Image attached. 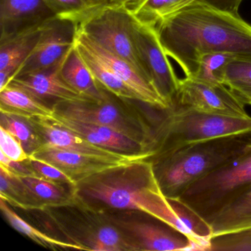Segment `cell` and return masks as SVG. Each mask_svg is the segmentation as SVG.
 <instances>
[{
    "label": "cell",
    "instance_id": "cell-21",
    "mask_svg": "<svg viewBox=\"0 0 251 251\" xmlns=\"http://www.w3.org/2000/svg\"><path fill=\"white\" fill-rule=\"evenodd\" d=\"M208 225L212 236L251 227V188L217 213Z\"/></svg>",
    "mask_w": 251,
    "mask_h": 251
},
{
    "label": "cell",
    "instance_id": "cell-7",
    "mask_svg": "<svg viewBox=\"0 0 251 251\" xmlns=\"http://www.w3.org/2000/svg\"><path fill=\"white\" fill-rule=\"evenodd\" d=\"M125 100L109 92L102 102H58L52 108L56 114L71 120L109 127L145 144L151 150L155 130L136 117L124 105Z\"/></svg>",
    "mask_w": 251,
    "mask_h": 251
},
{
    "label": "cell",
    "instance_id": "cell-24",
    "mask_svg": "<svg viewBox=\"0 0 251 251\" xmlns=\"http://www.w3.org/2000/svg\"><path fill=\"white\" fill-rule=\"evenodd\" d=\"M0 208L4 217L8 220V223L17 231L25 235L27 237L34 241L36 243L45 248L50 249H77L86 250V248L80 244L70 243L64 242L59 239L51 237L43 232L38 230L36 227L29 224L17 214L12 208L8 205V202L0 198Z\"/></svg>",
    "mask_w": 251,
    "mask_h": 251
},
{
    "label": "cell",
    "instance_id": "cell-20",
    "mask_svg": "<svg viewBox=\"0 0 251 251\" xmlns=\"http://www.w3.org/2000/svg\"><path fill=\"white\" fill-rule=\"evenodd\" d=\"M0 111L25 118H50L53 110L23 89L8 84L0 90Z\"/></svg>",
    "mask_w": 251,
    "mask_h": 251
},
{
    "label": "cell",
    "instance_id": "cell-15",
    "mask_svg": "<svg viewBox=\"0 0 251 251\" xmlns=\"http://www.w3.org/2000/svg\"><path fill=\"white\" fill-rule=\"evenodd\" d=\"M51 123L86 139L89 142L117 152H140L151 151L145 144L125 136L105 126L81 123L63 117L54 112L50 118Z\"/></svg>",
    "mask_w": 251,
    "mask_h": 251
},
{
    "label": "cell",
    "instance_id": "cell-23",
    "mask_svg": "<svg viewBox=\"0 0 251 251\" xmlns=\"http://www.w3.org/2000/svg\"><path fill=\"white\" fill-rule=\"evenodd\" d=\"M0 198L14 206L26 210L47 207L16 175L0 168Z\"/></svg>",
    "mask_w": 251,
    "mask_h": 251
},
{
    "label": "cell",
    "instance_id": "cell-8",
    "mask_svg": "<svg viewBox=\"0 0 251 251\" xmlns=\"http://www.w3.org/2000/svg\"><path fill=\"white\" fill-rule=\"evenodd\" d=\"M76 30L74 23L57 17L45 22L33 50L14 77L59 65L74 45Z\"/></svg>",
    "mask_w": 251,
    "mask_h": 251
},
{
    "label": "cell",
    "instance_id": "cell-30",
    "mask_svg": "<svg viewBox=\"0 0 251 251\" xmlns=\"http://www.w3.org/2000/svg\"><path fill=\"white\" fill-rule=\"evenodd\" d=\"M224 85L231 91L251 86V55H236L229 62Z\"/></svg>",
    "mask_w": 251,
    "mask_h": 251
},
{
    "label": "cell",
    "instance_id": "cell-25",
    "mask_svg": "<svg viewBox=\"0 0 251 251\" xmlns=\"http://www.w3.org/2000/svg\"><path fill=\"white\" fill-rule=\"evenodd\" d=\"M35 196L46 206L71 204L73 197L63 185L39 176H18Z\"/></svg>",
    "mask_w": 251,
    "mask_h": 251
},
{
    "label": "cell",
    "instance_id": "cell-4",
    "mask_svg": "<svg viewBox=\"0 0 251 251\" xmlns=\"http://www.w3.org/2000/svg\"><path fill=\"white\" fill-rule=\"evenodd\" d=\"M251 188V145L243 152L194 183L180 198L182 203L208 222Z\"/></svg>",
    "mask_w": 251,
    "mask_h": 251
},
{
    "label": "cell",
    "instance_id": "cell-34",
    "mask_svg": "<svg viewBox=\"0 0 251 251\" xmlns=\"http://www.w3.org/2000/svg\"><path fill=\"white\" fill-rule=\"evenodd\" d=\"M242 1L243 0H195V2H200L229 14H239V7Z\"/></svg>",
    "mask_w": 251,
    "mask_h": 251
},
{
    "label": "cell",
    "instance_id": "cell-35",
    "mask_svg": "<svg viewBox=\"0 0 251 251\" xmlns=\"http://www.w3.org/2000/svg\"><path fill=\"white\" fill-rule=\"evenodd\" d=\"M245 105H251V86L232 91Z\"/></svg>",
    "mask_w": 251,
    "mask_h": 251
},
{
    "label": "cell",
    "instance_id": "cell-18",
    "mask_svg": "<svg viewBox=\"0 0 251 251\" xmlns=\"http://www.w3.org/2000/svg\"><path fill=\"white\" fill-rule=\"evenodd\" d=\"M74 46L92 75L105 89L121 99L139 101L133 91L94 52L86 40L83 29L79 26L76 30Z\"/></svg>",
    "mask_w": 251,
    "mask_h": 251
},
{
    "label": "cell",
    "instance_id": "cell-6",
    "mask_svg": "<svg viewBox=\"0 0 251 251\" xmlns=\"http://www.w3.org/2000/svg\"><path fill=\"white\" fill-rule=\"evenodd\" d=\"M136 23L124 6L105 5L77 26L100 46L131 64L152 84L136 48Z\"/></svg>",
    "mask_w": 251,
    "mask_h": 251
},
{
    "label": "cell",
    "instance_id": "cell-2",
    "mask_svg": "<svg viewBox=\"0 0 251 251\" xmlns=\"http://www.w3.org/2000/svg\"><path fill=\"white\" fill-rule=\"evenodd\" d=\"M251 145V132L214 138L183 147L152 161L161 190L177 200L194 183L236 158Z\"/></svg>",
    "mask_w": 251,
    "mask_h": 251
},
{
    "label": "cell",
    "instance_id": "cell-1",
    "mask_svg": "<svg viewBox=\"0 0 251 251\" xmlns=\"http://www.w3.org/2000/svg\"><path fill=\"white\" fill-rule=\"evenodd\" d=\"M167 56L192 77L205 54L227 52L251 55V25L239 14L214 9L200 2L161 20L155 26Z\"/></svg>",
    "mask_w": 251,
    "mask_h": 251
},
{
    "label": "cell",
    "instance_id": "cell-27",
    "mask_svg": "<svg viewBox=\"0 0 251 251\" xmlns=\"http://www.w3.org/2000/svg\"><path fill=\"white\" fill-rule=\"evenodd\" d=\"M124 233L117 227L102 226L89 237L88 251H139L131 237Z\"/></svg>",
    "mask_w": 251,
    "mask_h": 251
},
{
    "label": "cell",
    "instance_id": "cell-11",
    "mask_svg": "<svg viewBox=\"0 0 251 251\" xmlns=\"http://www.w3.org/2000/svg\"><path fill=\"white\" fill-rule=\"evenodd\" d=\"M34 126L44 145L57 149L97 157L102 159L120 161L130 164L152 159L154 152L151 151L140 152H123L98 146L86 139L51 123L48 118L35 117L29 119Z\"/></svg>",
    "mask_w": 251,
    "mask_h": 251
},
{
    "label": "cell",
    "instance_id": "cell-17",
    "mask_svg": "<svg viewBox=\"0 0 251 251\" xmlns=\"http://www.w3.org/2000/svg\"><path fill=\"white\" fill-rule=\"evenodd\" d=\"M42 24L1 36L0 90L11 81L33 50L37 42Z\"/></svg>",
    "mask_w": 251,
    "mask_h": 251
},
{
    "label": "cell",
    "instance_id": "cell-14",
    "mask_svg": "<svg viewBox=\"0 0 251 251\" xmlns=\"http://www.w3.org/2000/svg\"><path fill=\"white\" fill-rule=\"evenodd\" d=\"M30 155L58 167L74 180L76 186L80 182L100 173L129 165L120 161L69 152L45 145H42Z\"/></svg>",
    "mask_w": 251,
    "mask_h": 251
},
{
    "label": "cell",
    "instance_id": "cell-9",
    "mask_svg": "<svg viewBox=\"0 0 251 251\" xmlns=\"http://www.w3.org/2000/svg\"><path fill=\"white\" fill-rule=\"evenodd\" d=\"M136 43L152 84L171 108L177 96L180 79L161 45L155 27L136 20Z\"/></svg>",
    "mask_w": 251,
    "mask_h": 251
},
{
    "label": "cell",
    "instance_id": "cell-5",
    "mask_svg": "<svg viewBox=\"0 0 251 251\" xmlns=\"http://www.w3.org/2000/svg\"><path fill=\"white\" fill-rule=\"evenodd\" d=\"M155 177L151 161L117 167L77 183V193L87 199L117 209L137 211V201Z\"/></svg>",
    "mask_w": 251,
    "mask_h": 251
},
{
    "label": "cell",
    "instance_id": "cell-16",
    "mask_svg": "<svg viewBox=\"0 0 251 251\" xmlns=\"http://www.w3.org/2000/svg\"><path fill=\"white\" fill-rule=\"evenodd\" d=\"M55 17L48 0H0L1 36L42 24Z\"/></svg>",
    "mask_w": 251,
    "mask_h": 251
},
{
    "label": "cell",
    "instance_id": "cell-10",
    "mask_svg": "<svg viewBox=\"0 0 251 251\" xmlns=\"http://www.w3.org/2000/svg\"><path fill=\"white\" fill-rule=\"evenodd\" d=\"M173 106L229 117L249 116L245 104L226 85L211 84L186 77L180 79Z\"/></svg>",
    "mask_w": 251,
    "mask_h": 251
},
{
    "label": "cell",
    "instance_id": "cell-3",
    "mask_svg": "<svg viewBox=\"0 0 251 251\" xmlns=\"http://www.w3.org/2000/svg\"><path fill=\"white\" fill-rule=\"evenodd\" d=\"M251 132V117L208 114L193 108L173 106L154 132L151 162L183 147L202 141Z\"/></svg>",
    "mask_w": 251,
    "mask_h": 251
},
{
    "label": "cell",
    "instance_id": "cell-37",
    "mask_svg": "<svg viewBox=\"0 0 251 251\" xmlns=\"http://www.w3.org/2000/svg\"><path fill=\"white\" fill-rule=\"evenodd\" d=\"M132 0H105V5L114 6H126Z\"/></svg>",
    "mask_w": 251,
    "mask_h": 251
},
{
    "label": "cell",
    "instance_id": "cell-22",
    "mask_svg": "<svg viewBox=\"0 0 251 251\" xmlns=\"http://www.w3.org/2000/svg\"><path fill=\"white\" fill-rule=\"evenodd\" d=\"M195 2V0H132L124 7L140 23L155 27L166 17Z\"/></svg>",
    "mask_w": 251,
    "mask_h": 251
},
{
    "label": "cell",
    "instance_id": "cell-13",
    "mask_svg": "<svg viewBox=\"0 0 251 251\" xmlns=\"http://www.w3.org/2000/svg\"><path fill=\"white\" fill-rule=\"evenodd\" d=\"M61 64L50 70L15 76L8 84L23 89L48 105L51 101L53 105L58 102L90 101L66 83L61 77Z\"/></svg>",
    "mask_w": 251,
    "mask_h": 251
},
{
    "label": "cell",
    "instance_id": "cell-33",
    "mask_svg": "<svg viewBox=\"0 0 251 251\" xmlns=\"http://www.w3.org/2000/svg\"><path fill=\"white\" fill-rule=\"evenodd\" d=\"M0 149L8 158L13 161H24L29 158V155L23 148L22 144L7 131L5 129L0 126Z\"/></svg>",
    "mask_w": 251,
    "mask_h": 251
},
{
    "label": "cell",
    "instance_id": "cell-19",
    "mask_svg": "<svg viewBox=\"0 0 251 251\" xmlns=\"http://www.w3.org/2000/svg\"><path fill=\"white\" fill-rule=\"evenodd\" d=\"M61 75L67 84L92 102H102L109 93L92 75L74 45L61 62Z\"/></svg>",
    "mask_w": 251,
    "mask_h": 251
},
{
    "label": "cell",
    "instance_id": "cell-12",
    "mask_svg": "<svg viewBox=\"0 0 251 251\" xmlns=\"http://www.w3.org/2000/svg\"><path fill=\"white\" fill-rule=\"evenodd\" d=\"M116 223L128 233L139 251H198L186 233L155 217L150 221L120 220Z\"/></svg>",
    "mask_w": 251,
    "mask_h": 251
},
{
    "label": "cell",
    "instance_id": "cell-29",
    "mask_svg": "<svg viewBox=\"0 0 251 251\" xmlns=\"http://www.w3.org/2000/svg\"><path fill=\"white\" fill-rule=\"evenodd\" d=\"M206 251H251V227L211 236Z\"/></svg>",
    "mask_w": 251,
    "mask_h": 251
},
{
    "label": "cell",
    "instance_id": "cell-28",
    "mask_svg": "<svg viewBox=\"0 0 251 251\" xmlns=\"http://www.w3.org/2000/svg\"><path fill=\"white\" fill-rule=\"evenodd\" d=\"M236 56L227 52L205 54L200 58L196 73L190 78L211 84H224L226 67Z\"/></svg>",
    "mask_w": 251,
    "mask_h": 251
},
{
    "label": "cell",
    "instance_id": "cell-26",
    "mask_svg": "<svg viewBox=\"0 0 251 251\" xmlns=\"http://www.w3.org/2000/svg\"><path fill=\"white\" fill-rule=\"evenodd\" d=\"M0 126L12 134L29 155L44 145L43 139L29 119L1 112Z\"/></svg>",
    "mask_w": 251,
    "mask_h": 251
},
{
    "label": "cell",
    "instance_id": "cell-31",
    "mask_svg": "<svg viewBox=\"0 0 251 251\" xmlns=\"http://www.w3.org/2000/svg\"><path fill=\"white\" fill-rule=\"evenodd\" d=\"M55 16L79 25L92 14L81 0H48Z\"/></svg>",
    "mask_w": 251,
    "mask_h": 251
},
{
    "label": "cell",
    "instance_id": "cell-36",
    "mask_svg": "<svg viewBox=\"0 0 251 251\" xmlns=\"http://www.w3.org/2000/svg\"><path fill=\"white\" fill-rule=\"evenodd\" d=\"M81 1L92 13L99 9L103 5H105V0H81Z\"/></svg>",
    "mask_w": 251,
    "mask_h": 251
},
{
    "label": "cell",
    "instance_id": "cell-32",
    "mask_svg": "<svg viewBox=\"0 0 251 251\" xmlns=\"http://www.w3.org/2000/svg\"><path fill=\"white\" fill-rule=\"evenodd\" d=\"M26 161L35 173H37L39 176L44 178L57 182V183L76 186L74 180L55 166L36 158L33 155H29V158L26 160Z\"/></svg>",
    "mask_w": 251,
    "mask_h": 251
}]
</instances>
